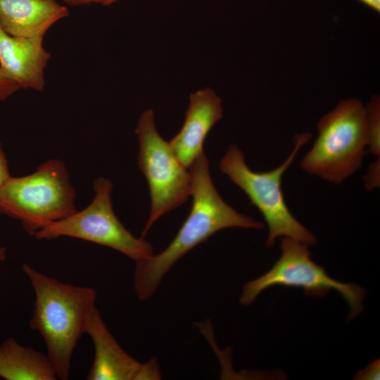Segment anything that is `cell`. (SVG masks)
Returning a JSON list of instances; mask_svg holds the SVG:
<instances>
[{"mask_svg": "<svg viewBox=\"0 0 380 380\" xmlns=\"http://www.w3.org/2000/svg\"><path fill=\"white\" fill-rule=\"evenodd\" d=\"M190 168L193 202L189 215L165 249L135 262L134 290L141 300L153 296L177 261L217 232L230 227L261 229L264 227L261 222L239 213L222 199L212 181L204 152Z\"/></svg>", "mask_w": 380, "mask_h": 380, "instance_id": "6da1fadb", "label": "cell"}, {"mask_svg": "<svg viewBox=\"0 0 380 380\" xmlns=\"http://www.w3.org/2000/svg\"><path fill=\"white\" fill-rule=\"evenodd\" d=\"M22 269L35 296L30 328L44 338L46 355L57 377L67 380L72 353L95 307L96 291L91 287L63 283L26 263Z\"/></svg>", "mask_w": 380, "mask_h": 380, "instance_id": "7a4b0ae2", "label": "cell"}, {"mask_svg": "<svg viewBox=\"0 0 380 380\" xmlns=\"http://www.w3.org/2000/svg\"><path fill=\"white\" fill-rule=\"evenodd\" d=\"M317 137L301 160V169L335 184L354 174L368 151L366 108L357 99L341 101L317 123Z\"/></svg>", "mask_w": 380, "mask_h": 380, "instance_id": "3957f363", "label": "cell"}, {"mask_svg": "<svg viewBox=\"0 0 380 380\" xmlns=\"http://www.w3.org/2000/svg\"><path fill=\"white\" fill-rule=\"evenodd\" d=\"M65 164L49 160L33 173L8 177L0 186V213L20 221L30 236L77 211Z\"/></svg>", "mask_w": 380, "mask_h": 380, "instance_id": "277c9868", "label": "cell"}, {"mask_svg": "<svg viewBox=\"0 0 380 380\" xmlns=\"http://www.w3.org/2000/svg\"><path fill=\"white\" fill-rule=\"evenodd\" d=\"M310 138V133L297 134L289 156L282 164L270 171L257 172L251 170L243 153L236 145H231L220 161V170L243 191L263 216L268 227L265 242L268 247L273 246L279 237H290L308 246L317 242V237L293 215L281 189L284 172Z\"/></svg>", "mask_w": 380, "mask_h": 380, "instance_id": "5b68a950", "label": "cell"}, {"mask_svg": "<svg viewBox=\"0 0 380 380\" xmlns=\"http://www.w3.org/2000/svg\"><path fill=\"white\" fill-rule=\"evenodd\" d=\"M135 133L139 141L138 166L147 180L151 198L150 215L141 234L144 238L156 220L188 200L191 177L170 143L158 132L153 110L141 114Z\"/></svg>", "mask_w": 380, "mask_h": 380, "instance_id": "8992f818", "label": "cell"}, {"mask_svg": "<svg viewBox=\"0 0 380 380\" xmlns=\"http://www.w3.org/2000/svg\"><path fill=\"white\" fill-rule=\"evenodd\" d=\"M281 256L272 267L243 287L240 303L250 305L265 289L275 285L302 288L305 294L323 297L336 290L350 306L348 319L363 309L365 289L352 283H342L330 277L324 269L311 259L308 245L290 237H281Z\"/></svg>", "mask_w": 380, "mask_h": 380, "instance_id": "52a82bcc", "label": "cell"}, {"mask_svg": "<svg viewBox=\"0 0 380 380\" xmlns=\"http://www.w3.org/2000/svg\"><path fill=\"white\" fill-rule=\"evenodd\" d=\"M93 187L96 195L87 208L49 224L36 233V239L77 238L113 248L135 262L152 256L151 245L143 237L132 235L115 215L111 200L113 183L99 177Z\"/></svg>", "mask_w": 380, "mask_h": 380, "instance_id": "ba28073f", "label": "cell"}, {"mask_svg": "<svg viewBox=\"0 0 380 380\" xmlns=\"http://www.w3.org/2000/svg\"><path fill=\"white\" fill-rule=\"evenodd\" d=\"M222 115V101L213 89L205 88L191 94L182 129L169 142L185 168H190L203 153L208 134Z\"/></svg>", "mask_w": 380, "mask_h": 380, "instance_id": "9c48e42d", "label": "cell"}, {"mask_svg": "<svg viewBox=\"0 0 380 380\" xmlns=\"http://www.w3.org/2000/svg\"><path fill=\"white\" fill-rule=\"evenodd\" d=\"M92 340L95 355L88 380H139L143 363L127 354L108 329L95 306L84 328Z\"/></svg>", "mask_w": 380, "mask_h": 380, "instance_id": "30bf717a", "label": "cell"}, {"mask_svg": "<svg viewBox=\"0 0 380 380\" xmlns=\"http://www.w3.org/2000/svg\"><path fill=\"white\" fill-rule=\"evenodd\" d=\"M51 53L43 39L12 37L0 27V69L20 88L42 91Z\"/></svg>", "mask_w": 380, "mask_h": 380, "instance_id": "8fae6325", "label": "cell"}, {"mask_svg": "<svg viewBox=\"0 0 380 380\" xmlns=\"http://www.w3.org/2000/svg\"><path fill=\"white\" fill-rule=\"evenodd\" d=\"M68 14L56 0H0V27L12 37L44 39Z\"/></svg>", "mask_w": 380, "mask_h": 380, "instance_id": "7c38bea8", "label": "cell"}, {"mask_svg": "<svg viewBox=\"0 0 380 380\" xmlns=\"http://www.w3.org/2000/svg\"><path fill=\"white\" fill-rule=\"evenodd\" d=\"M0 376L6 380H56L46 355L8 338L0 344Z\"/></svg>", "mask_w": 380, "mask_h": 380, "instance_id": "4fadbf2b", "label": "cell"}, {"mask_svg": "<svg viewBox=\"0 0 380 380\" xmlns=\"http://www.w3.org/2000/svg\"><path fill=\"white\" fill-rule=\"evenodd\" d=\"M369 136L368 151L379 156L380 146V99L374 96L365 106Z\"/></svg>", "mask_w": 380, "mask_h": 380, "instance_id": "5bb4252c", "label": "cell"}, {"mask_svg": "<svg viewBox=\"0 0 380 380\" xmlns=\"http://www.w3.org/2000/svg\"><path fill=\"white\" fill-rule=\"evenodd\" d=\"M160 376L157 359L156 357H153L149 361L143 363L139 380L160 379Z\"/></svg>", "mask_w": 380, "mask_h": 380, "instance_id": "9a60e30c", "label": "cell"}, {"mask_svg": "<svg viewBox=\"0 0 380 380\" xmlns=\"http://www.w3.org/2000/svg\"><path fill=\"white\" fill-rule=\"evenodd\" d=\"M19 89V86L6 77L0 69V101L6 100Z\"/></svg>", "mask_w": 380, "mask_h": 380, "instance_id": "2e32d148", "label": "cell"}, {"mask_svg": "<svg viewBox=\"0 0 380 380\" xmlns=\"http://www.w3.org/2000/svg\"><path fill=\"white\" fill-rule=\"evenodd\" d=\"M357 379H379V360L374 361L365 369L358 372Z\"/></svg>", "mask_w": 380, "mask_h": 380, "instance_id": "e0dca14e", "label": "cell"}, {"mask_svg": "<svg viewBox=\"0 0 380 380\" xmlns=\"http://www.w3.org/2000/svg\"><path fill=\"white\" fill-rule=\"evenodd\" d=\"M10 177L6 158L0 148V186Z\"/></svg>", "mask_w": 380, "mask_h": 380, "instance_id": "ac0fdd59", "label": "cell"}, {"mask_svg": "<svg viewBox=\"0 0 380 380\" xmlns=\"http://www.w3.org/2000/svg\"><path fill=\"white\" fill-rule=\"evenodd\" d=\"M65 3L72 6H79L89 4H99L104 6H109L118 0H63Z\"/></svg>", "mask_w": 380, "mask_h": 380, "instance_id": "d6986e66", "label": "cell"}, {"mask_svg": "<svg viewBox=\"0 0 380 380\" xmlns=\"http://www.w3.org/2000/svg\"><path fill=\"white\" fill-rule=\"evenodd\" d=\"M376 13L380 12V0H357Z\"/></svg>", "mask_w": 380, "mask_h": 380, "instance_id": "ffe728a7", "label": "cell"}, {"mask_svg": "<svg viewBox=\"0 0 380 380\" xmlns=\"http://www.w3.org/2000/svg\"><path fill=\"white\" fill-rule=\"evenodd\" d=\"M6 258V248L0 246V262L4 260Z\"/></svg>", "mask_w": 380, "mask_h": 380, "instance_id": "44dd1931", "label": "cell"}]
</instances>
